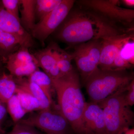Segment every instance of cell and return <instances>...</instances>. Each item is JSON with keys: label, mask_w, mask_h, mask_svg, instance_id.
<instances>
[{"label": "cell", "mask_w": 134, "mask_h": 134, "mask_svg": "<svg viewBox=\"0 0 134 134\" xmlns=\"http://www.w3.org/2000/svg\"><path fill=\"white\" fill-rule=\"evenodd\" d=\"M56 30V38L70 46L124 34L115 23L88 8L72 9Z\"/></svg>", "instance_id": "6da1fadb"}, {"label": "cell", "mask_w": 134, "mask_h": 134, "mask_svg": "<svg viewBox=\"0 0 134 134\" xmlns=\"http://www.w3.org/2000/svg\"><path fill=\"white\" fill-rule=\"evenodd\" d=\"M52 83L58 98L60 112L76 134H91L83 120L85 102L81 90L79 75L73 69Z\"/></svg>", "instance_id": "7a4b0ae2"}, {"label": "cell", "mask_w": 134, "mask_h": 134, "mask_svg": "<svg viewBox=\"0 0 134 134\" xmlns=\"http://www.w3.org/2000/svg\"><path fill=\"white\" fill-rule=\"evenodd\" d=\"M128 85L98 104L104 112L107 134H119L133 124V112L125 99Z\"/></svg>", "instance_id": "3957f363"}, {"label": "cell", "mask_w": 134, "mask_h": 134, "mask_svg": "<svg viewBox=\"0 0 134 134\" xmlns=\"http://www.w3.org/2000/svg\"><path fill=\"white\" fill-rule=\"evenodd\" d=\"M133 79V74L126 70H104L99 68L85 83L86 91L91 102L98 104Z\"/></svg>", "instance_id": "277c9868"}, {"label": "cell", "mask_w": 134, "mask_h": 134, "mask_svg": "<svg viewBox=\"0 0 134 134\" xmlns=\"http://www.w3.org/2000/svg\"><path fill=\"white\" fill-rule=\"evenodd\" d=\"M17 123L37 128L46 134L74 133L69 123L60 111H54L52 108L38 111Z\"/></svg>", "instance_id": "5b68a950"}, {"label": "cell", "mask_w": 134, "mask_h": 134, "mask_svg": "<svg viewBox=\"0 0 134 134\" xmlns=\"http://www.w3.org/2000/svg\"><path fill=\"white\" fill-rule=\"evenodd\" d=\"M103 40H92L77 45L72 54L84 83L99 69Z\"/></svg>", "instance_id": "8992f818"}, {"label": "cell", "mask_w": 134, "mask_h": 134, "mask_svg": "<svg viewBox=\"0 0 134 134\" xmlns=\"http://www.w3.org/2000/svg\"><path fill=\"white\" fill-rule=\"evenodd\" d=\"M75 1L63 0L59 7L36 24L31 32L32 37L43 44L47 38L62 24L73 7Z\"/></svg>", "instance_id": "52a82bcc"}, {"label": "cell", "mask_w": 134, "mask_h": 134, "mask_svg": "<svg viewBox=\"0 0 134 134\" xmlns=\"http://www.w3.org/2000/svg\"><path fill=\"white\" fill-rule=\"evenodd\" d=\"M81 5L97 12L114 23L127 24L133 20V10L123 8L118 6V1L86 0L79 2Z\"/></svg>", "instance_id": "ba28073f"}, {"label": "cell", "mask_w": 134, "mask_h": 134, "mask_svg": "<svg viewBox=\"0 0 134 134\" xmlns=\"http://www.w3.org/2000/svg\"><path fill=\"white\" fill-rule=\"evenodd\" d=\"M0 30L11 34L19 41L21 47H32L34 42L31 34L22 26L20 21L0 6Z\"/></svg>", "instance_id": "9c48e42d"}, {"label": "cell", "mask_w": 134, "mask_h": 134, "mask_svg": "<svg viewBox=\"0 0 134 134\" xmlns=\"http://www.w3.org/2000/svg\"><path fill=\"white\" fill-rule=\"evenodd\" d=\"M130 36L124 33L103 40L99 64L100 69L111 70L120 49Z\"/></svg>", "instance_id": "30bf717a"}, {"label": "cell", "mask_w": 134, "mask_h": 134, "mask_svg": "<svg viewBox=\"0 0 134 134\" xmlns=\"http://www.w3.org/2000/svg\"><path fill=\"white\" fill-rule=\"evenodd\" d=\"M83 120L91 134H107L104 112L98 104L92 102L86 103Z\"/></svg>", "instance_id": "8fae6325"}, {"label": "cell", "mask_w": 134, "mask_h": 134, "mask_svg": "<svg viewBox=\"0 0 134 134\" xmlns=\"http://www.w3.org/2000/svg\"><path fill=\"white\" fill-rule=\"evenodd\" d=\"M33 55L37 61L39 67L41 68L51 79H57L62 76L50 46L38 50Z\"/></svg>", "instance_id": "7c38bea8"}, {"label": "cell", "mask_w": 134, "mask_h": 134, "mask_svg": "<svg viewBox=\"0 0 134 134\" xmlns=\"http://www.w3.org/2000/svg\"><path fill=\"white\" fill-rule=\"evenodd\" d=\"M18 88L28 92L38 100L41 110L51 108L52 105L47 97L36 84L29 81L25 77H14Z\"/></svg>", "instance_id": "4fadbf2b"}, {"label": "cell", "mask_w": 134, "mask_h": 134, "mask_svg": "<svg viewBox=\"0 0 134 134\" xmlns=\"http://www.w3.org/2000/svg\"><path fill=\"white\" fill-rule=\"evenodd\" d=\"M36 0H20V23L27 31L31 32L36 24Z\"/></svg>", "instance_id": "5bb4252c"}, {"label": "cell", "mask_w": 134, "mask_h": 134, "mask_svg": "<svg viewBox=\"0 0 134 134\" xmlns=\"http://www.w3.org/2000/svg\"><path fill=\"white\" fill-rule=\"evenodd\" d=\"M37 61L35 56L29 52V48L21 47L9 55L6 62V67L9 71Z\"/></svg>", "instance_id": "9a60e30c"}, {"label": "cell", "mask_w": 134, "mask_h": 134, "mask_svg": "<svg viewBox=\"0 0 134 134\" xmlns=\"http://www.w3.org/2000/svg\"><path fill=\"white\" fill-rule=\"evenodd\" d=\"M18 40L11 34L0 30V57L6 63L10 55L21 48Z\"/></svg>", "instance_id": "2e32d148"}, {"label": "cell", "mask_w": 134, "mask_h": 134, "mask_svg": "<svg viewBox=\"0 0 134 134\" xmlns=\"http://www.w3.org/2000/svg\"><path fill=\"white\" fill-rule=\"evenodd\" d=\"M28 79L30 81L36 84L40 88L52 105L53 104L52 91L54 90L50 77L44 72L38 69L28 76Z\"/></svg>", "instance_id": "e0dca14e"}, {"label": "cell", "mask_w": 134, "mask_h": 134, "mask_svg": "<svg viewBox=\"0 0 134 134\" xmlns=\"http://www.w3.org/2000/svg\"><path fill=\"white\" fill-rule=\"evenodd\" d=\"M49 46L55 56L57 65L62 76L71 72L74 69L71 63L73 60L72 54L67 52L56 43H52Z\"/></svg>", "instance_id": "ac0fdd59"}, {"label": "cell", "mask_w": 134, "mask_h": 134, "mask_svg": "<svg viewBox=\"0 0 134 134\" xmlns=\"http://www.w3.org/2000/svg\"><path fill=\"white\" fill-rule=\"evenodd\" d=\"M17 84L14 77L3 72L0 74V100L7 104L8 100L16 93Z\"/></svg>", "instance_id": "d6986e66"}, {"label": "cell", "mask_w": 134, "mask_h": 134, "mask_svg": "<svg viewBox=\"0 0 134 134\" xmlns=\"http://www.w3.org/2000/svg\"><path fill=\"white\" fill-rule=\"evenodd\" d=\"M63 0H36L35 14L38 22L52 12L62 2Z\"/></svg>", "instance_id": "ffe728a7"}, {"label": "cell", "mask_w": 134, "mask_h": 134, "mask_svg": "<svg viewBox=\"0 0 134 134\" xmlns=\"http://www.w3.org/2000/svg\"><path fill=\"white\" fill-rule=\"evenodd\" d=\"M16 94L26 113L41 110L38 100L30 93L17 87Z\"/></svg>", "instance_id": "44dd1931"}, {"label": "cell", "mask_w": 134, "mask_h": 134, "mask_svg": "<svg viewBox=\"0 0 134 134\" xmlns=\"http://www.w3.org/2000/svg\"><path fill=\"white\" fill-rule=\"evenodd\" d=\"M8 113L15 123L23 119L26 113L22 107L19 98L15 94L8 100L6 104Z\"/></svg>", "instance_id": "7402d4cb"}, {"label": "cell", "mask_w": 134, "mask_h": 134, "mask_svg": "<svg viewBox=\"0 0 134 134\" xmlns=\"http://www.w3.org/2000/svg\"><path fill=\"white\" fill-rule=\"evenodd\" d=\"M119 55L123 59L134 65V37L131 35L125 41L119 50Z\"/></svg>", "instance_id": "603a6c76"}, {"label": "cell", "mask_w": 134, "mask_h": 134, "mask_svg": "<svg viewBox=\"0 0 134 134\" xmlns=\"http://www.w3.org/2000/svg\"><path fill=\"white\" fill-rule=\"evenodd\" d=\"M1 2L2 6L7 12L20 21L19 12L20 0H2Z\"/></svg>", "instance_id": "cb8c5ba5"}, {"label": "cell", "mask_w": 134, "mask_h": 134, "mask_svg": "<svg viewBox=\"0 0 134 134\" xmlns=\"http://www.w3.org/2000/svg\"><path fill=\"white\" fill-rule=\"evenodd\" d=\"M4 134H43L34 127L16 123L12 130Z\"/></svg>", "instance_id": "d4e9b609"}, {"label": "cell", "mask_w": 134, "mask_h": 134, "mask_svg": "<svg viewBox=\"0 0 134 134\" xmlns=\"http://www.w3.org/2000/svg\"><path fill=\"white\" fill-rule=\"evenodd\" d=\"M133 65H132L128 62L122 59L119 55L118 53L117 56H116L114 61L111 70H114V71L126 70L127 69H129L133 66Z\"/></svg>", "instance_id": "484cf974"}, {"label": "cell", "mask_w": 134, "mask_h": 134, "mask_svg": "<svg viewBox=\"0 0 134 134\" xmlns=\"http://www.w3.org/2000/svg\"><path fill=\"white\" fill-rule=\"evenodd\" d=\"M125 99L127 104L131 107L134 104V80L130 83L127 88Z\"/></svg>", "instance_id": "4316f807"}, {"label": "cell", "mask_w": 134, "mask_h": 134, "mask_svg": "<svg viewBox=\"0 0 134 134\" xmlns=\"http://www.w3.org/2000/svg\"><path fill=\"white\" fill-rule=\"evenodd\" d=\"M6 104L0 100V130L5 132L2 129V124L7 116V113Z\"/></svg>", "instance_id": "83f0119b"}, {"label": "cell", "mask_w": 134, "mask_h": 134, "mask_svg": "<svg viewBox=\"0 0 134 134\" xmlns=\"http://www.w3.org/2000/svg\"><path fill=\"white\" fill-rule=\"evenodd\" d=\"M122 2L126 6L129 7H133L134 6V0H123Z\"/></svg>", "instance_id": "f1b7e54d"}, {"label": "cell", "mask_w": 134, "mask_h": 134, "mask_svg": "<svg viewBox=\"0 0 134 134\" xmlns=\"http://www.w3.org/2000/svg\"><path fill=\"white\" fill-rule=\"evenodd\" d=\"M119 134H134V128H130Z\"/></svg>", "instance_id": "f546056e"}, {"label": "cell", "mask_w": 134, "mask_h": 134, "mask_svg": "<svg viewBox=\"0 0 134 134\" xmlns=\"http://www.w3.org/2000/svg\"><path fill=\"white\" fill-rule=\"evenodd\" d=\"M3 64H4V62L3 61L2 59L0 57V74H1L3 72H4L3 69Z\"/></svg>", "instance_id": "4dcf8cb0"}, {"label": "cell", "mask_w": 134, "mask_h": 134, "mask_svg": "<svg viewBox=\"0 0 134 134\" xmlns=\"http://www.w3.org/2000/svg\"><path fill=\"white\" fill-rule=\"evenodd\" d=\"M5 133V132H3V131H2L0 130V134H4Z\"/></svg>", "instance_id": "1f68e13d"}]
</instances>
